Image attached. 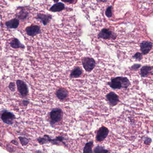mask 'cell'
<instances>
[{"label": "cell", "mask_w": 153, "mask_h": 153, "mask_svg": "<svg viewBox=\"0 0 153 153\" xmlns=\"http://www.w3.org/2000/svg\"><path fill=\"white\" fill-rule=\"evenodd\" d=\"M11 45L13 48H24V46L22 45L21 43L17 39H13L11 40Z\"/></svg>", "instance_id": "cell-18"}, {"label": "cell", "mask_w": 153, "mask_h": 153, "mask_svg": "<svg viewBox=\"0 0 153 153\" xmlns=\"http://www.w3.org/2000/svg\"><path fill=\"white\" fill-rule=\"evenodd\" d=\"M51 16L49 15H43V14H38L37 15L38 19L40 20L42 22L44 25H46L49 23L50 20L51 19Z\"/></svg>", "instance_id": "cell-15"}, {"label": "cell", "mask_w": 153, "mask_h": 153, "mask_svg": "<svg viewBox=\"0 0 153 153\" xmlns=\"http://www.w3.org/2000/svg\"><path fill=\"white\" fill-rule=\"evenodd\" d=\"M19 24V20L16 19H13L6 22L5 23V25L8 28L15 29L18 28Z\"/></svg>", "instance_id": "cell-13"}, {"label": "cell", "mask_w": 153, "mask_h": 153, "mask_svg": "<svg viewBox=\"0 0 153 153\" xmlns=\"http://www.w3.org/2000/svg\"><path fill=\"white\" fill-rule=\"evenodd\" d=\"M26 32L27 34L29 36H35L40 33V28L39 26L32 25L30 27H27L26 28Z\"/></svg>", "instance_id": "cell-8"}, {"label": "cell", "mask_w": 153, "mask_h": 153, "mask_svg": "<svg viewBox=\"0 0 153 153\" xmlns=\"http://www.w3.org/2000/svg\"><path fill=\"white\" fill-rule=\"evenodd\" d=\"M152 142V139L150 138H148V137H146L144 139V143L147 146L150 145Z\"/></svg>", "instance_id": "cell-22"}, {"label": "cell", "mask_w": 153, "mask_h": 153, "mask_svg": "<svg viewBox=\"0 0 153 153\" xmlns=\"http://www.w3.org/2000/svg\"><path fill=\"white\" fill-rule=\"evenodd\" d=\"M152 44L151 42L149 41H145L142 42L140 45L141 50L142 54L143 55H146L150 52L152 49Z\"/></svg>", "instance_id": "cell-6"}, {"label": "cell", "mask_w": 153, "mask_h": 153, "mask_svg": "<svg viewBox=\"0 0 153 153\" xmlns=\"http://www.w3.org/2000/svg\"><path fill=\"white\" fill-rule=\"evenodd\" d=\"M109 133L108 128L105 126H102L99 128L97 133L96 140L98 142L103 141L107 137Z\"/></svg>", "instance_id": "cell-5"}, {"label": "cell", "mask_w": 153, "mask_h": 153, "mask_svg": "<svg viewBox=\"0 0 153 153\" xmlns=\"http://www.w3.org/2000/svg\"><path fill=\"white\" fill-rule=\"evenodd\" d=\"M112 33L108 29H104L101 30L99 34V38L104 39H108L111 36Z\"/></svg>", "instance_id": "cell-14"}, {"label": "cell", "mask_w": 153, "mask_h": 153, "mask_svg": "<svg viewBox=\"0 0 153 153\" xmlns=\"http://www.w3.org/2000/svg\"><path fill=\"white\" fill-rule=\"evenodd\" d=\"M106 99L109 104L111 107H115L118 104L119 101L118 95L113 92H111L106 96Z\"/></svg>", "instance_id": "cell-4"}, {"label": "cell", "mask_w": 153, "mask_h": 153, "mask_svg": "<svg viewBox=\"0 0 153 153\" xmlns=\"http://www.w3.org/2000/svg\"><path fill=\"white\" fill-rule=\"evenodd\" d=\"M107 85L113 89H127L130 85V80L126 77L118 76L111 78Z\"/></svg>", "instance_id": "cell-1"}, {"label": "cell", "mask_w": 153, "mask_h": 153, "mask_svg": "<svg viewBox=\"0 0 153 153\" xmlns=\"http://www.w3.org/2000/svg\"><path fill=\"white\" fill-rule=\"evenodd\" d=\"M1 119L5 123L11 124L15 119V116L11 113L5 112L1 115Z\"/></svg>", "instance_id": "cell-9"}, {"label": "cell", "mask_w": 153, "mask_h": 153, "mask_svg": "<svg viewBox=\"0 0 153 153\" xmlns=\"http://www.w3.org/2000/svg\"><path fill=\"white\" fill-rule=\"evenodd\" d=\"M17 86L19 93L22 96L25 97L27 96L28 93V89L24 82L22 81H18L17 82Z\"/></svg>", "instance_id": "cell-7"}, {"label": "cell", "mask_w": 153, "mask_h": 153, "mask_svg": "<svg viewBox=\"0 0 153 153\" xmlns=\"http://www.w3.org/2000/svg\"><path fill=\"white\" fill-rule=\"evenodd\" d=\"M152 69V66H150L146 65L143 66L140 71L141 77L142 78L147 77Z\"/></svg>", "instance_id": "cell-12"}, {"label": "cell", "mask_w": 153, "mask_h": 153, "mask_svg": "<svg viewBox=\"0 0 153 153\" xmlns=\"http://www.w3.org/2000/svg\"><path fill=\"white\" fill-rule=\"evenodd\" d=\"M68 92L65 89L60 88L57 90L56 95L57 98L61 101H63L68 96Z\"/></svg>", "instance_id": "cell-10"}, {"label": "cell", "mask_w": 153, "mask_h": 153, "mask_svg": "<svg viewBox=\"0 0 153 153\" xmlns=\"http://www.w3.org/2000/svg\"><path fill=\"white\" fill-rule=\"evenodd\" d=\"M141 66V65L139 64H134V65L132 66L131 67V69L132 70H137Z\"/></svg>", "instance_id": "cell-23"}, {"label": "cell", "mask_w": 153, "mask_h": 153, "mask_svg": "<svg viewBox=\"0 0 153 153\" xmlns=\"http://www.w3.org/2000/svg\"><path fill=\"white\" fill-rule=\"evenodd\" d=\"M106 15L108 18H110L112 16V12H111V7H109L107 9V11H106Z\"/></svg>", "instance_id": "cell-21"}, {"label": "cell", "mask_w": 153, "mask_h": 153, "mask_svg": "<svg viewBox=\"0 0 153 153\" xmlns=\"http://www.w3.org/2000/svg\"><path fill=\"white\" fill-rule=\"evenodd\" d=\"M82 73H83L82 70L79 66H76L72 70L70 74L69 77L70 79L77 78L80 77L82 75Z\"/></svg>", "instance_id": "cell-11"}, {"label": "cell", "mask_w": 153, "mask_h": 153, "mask_svg": "<svg viewBox=\"0 0 153 153\" xmlns=\"http://www.w3.org/2000/svg\"><path fill=\"white\" fill-rule=\"evenodd\" d=\"M94 153H108L109 152L108 150H107L106 149H105L103 146H97L96 147L94 148Z\"/></svg>", "instance_id": "cell-19"}, {"label": "cell", "mask_w": 153, "mask_h": 153, "mask_svg": "<svg viewBox=\"0 0 153 153\" xmlns=\"http://www.w3.org/2000/svg\"><path fill=\"white\" fill-rule=\"evenodd\" d=\"M53 1H54V2H58V1H59V0H53Z\"/></svg>", "instance_id": "cell-25"}, {"label": "cell", "mask_w": 153, "mask_h": 153, "mask_svg": "<svg viewBox=\"0 0 153 153\" xmlns=\"http://www.w3.org/2000/svg\"><path fill=\"white\" fill-rule=\"evenodd\" d=\"M63 112L60 108H55L50 113L51 123L54 124L60 122L63 117Z\"/></svg>", "instance_id": "cell-2"}, {"label": "cell", "mask_w": 153, "mask_h": 153, "mask_svg": "<svg viewBox=\"0 0 153 153\" xmlns=\"http://www.w3.org/2000/svg\"><path fill=\"white\" fill-rule=\"evenodd\" d=\"M93 141H90L86 143L85 145L83 150V153H92L93 151L92 150V147H93Z\"/></svg>", "instance_id": "cell-17"}, {"label": "cell", "mask_w": 153, "mask_h": 153, "mask_svg": "<svg viewBox=\"0 0 153 153\" xmlns=\"http://www.w3.org/2000/svg\"><path fill=\"white\" fill-rule=\"evenodd\" d=\"M134 59H136V60H138V61H140L142 59V54H141V53H136V54L133 56L132 57Z\"/></svg>", "instance_id": "cell-20"}, {"label": "cell", "mask_w": 153, "mask_h": 153, "mask_svg": "<svg viewBox=\"0 0 153 153\" xmlns=\"http://www.w3.org/2000/svg\"><path fill=\"white\" fill-rule=\"evenodd\" d=\"M64 7H65L64 4L62 3L59 2L53 5L50 9V11L54 12L61 11L64 9Z\"/></svg>", "instance_id": "cell-16"}, {"label": "cell", "mask_w": 153, "mask_h": 153, "mask_svg": "<svg viewBox=\"0 0 153 153\" xmlns=\"http://www.w3.org/2000/svg\"><path fill=\"white\" fill-rule=\"evenodd\" d=\"M62 1L65 2H68V3H72L74 1V0H62Z\"/></svg>", "instance_id": "cell-24"}, {"label": "cell", "mask_w": 153, "mask_h": 153, "mask_svg": "<svg viewBox=\"0 0 153 153\" xmlns=\"http://www.w3.org/2000/svg\"><path fill=\"white\" fill-rule=\"evenodd\" d=\"M99 1H106L107 0H99Z\"/></svg>", "instance_id": "cell-26"}, {"label": "cell", "mask_w": 153, "mask_h": 153, "mask_svg": "<svg viewBox=\"0 0 153 153\" xmlns=\"http://www.w3.org/2000/svg\"><path fill=\"white\" fill-rule=\"evenodd\" d=\"M81 62L84 68L87 72H91L96 66L94 59L89 57H85L82 58Z\"/></svg>", "instance_id": "cell-3"}]
</instances>
